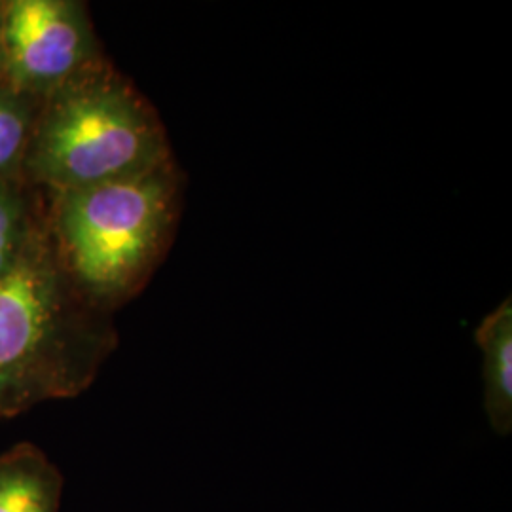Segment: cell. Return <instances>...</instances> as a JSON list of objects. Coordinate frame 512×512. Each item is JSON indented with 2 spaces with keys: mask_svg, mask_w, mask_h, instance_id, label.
<instances>
[{
  "mask_svg": "<svg viewBox=\"0 0 512 512\" xmlns=\"http://www.w3.org/2000/svg\"><path fill=\"white\" fill-rule=\"evenodd\" d=\"M173 162L120 181L63 192L57 232L74 279L101 306L122 302L152 272L181 207Z\"/></svg>",
  "mask_w": 512,
  "mask_h": 512,
  "instance_id": "cell-1",
  "label": "cell"
},
{
  "mask_svg": "<svg viewBox=\"0 0 512 512\" xmlns=\"http://www.w3.org/2000/svg\"><path fill=\"white\" fill-rule=\"evenodd\" d=\"M169 160L154 110L101 65L61 88L33 154L40 179L61 194L135 177Z\"/></svg>",
  "mask_w": 512,
  "mask_h": 512,
  "instance_id": "cell-2",
  "label": "cell"
},
{
  "mask_svg": "<svg viewBox=\"0 0 512 512\" xmlns=\"http://www.w3.org/2000/svg\"><path fill=\"white\" fill-rule=\"evenodd\" d=\"M27 114L18 101L0 92V173L14 164L25 147Z\"/></svg>",
  "mask_w": 512,
  "mask_h": 512,
  "instance_id": "cell-7",
  "label": "cell"
},
{
  "mask_svg": "<svg viewBox=\"0 0 512 512\" xmlns=\"http://www.w3.org/2000/svg\"><path fill=\"white\" fill-rule=\"evenodd\" d=\"M0 46L19 88H63L99 65L84 10L65 0H14L4 10Z\"/></svg>",
  "mask_w": 512,
  "mask_h": 512,
  "instance_id": "cell-4",
  "label": "cell"
},
{
  "mask_svg": "<svg viewBox=\"0 0 512 512\" xmlns=\"http://www.w3.org/2000/svg\"><path fill=\"white\" fill-rule=\"evenodd\" d=\"M23 230V213L18 198L0 184V277L19 262L18 249Z\"/></svg>",
  "mask_w": 512,
  "mask_h": 512,
  "instance_id": "cell-8",
  "label": "cell"
},
{
  "mask_svg": "<svg viewBox=\"0 0 512 512\" xmlns=\"http://www.w3.org/2000/svg\"><path fill=\"white\" fill-rule=\"evenodd\" d=\"M63 486L61 471L31 442L0 456V512H59Z\"/></svg>",
  "mask_w": 512,
  "mask_h": 512,
  "instance_id": "cell-5",
  "label": "cell"
},
{
  "mask_svg": "<svg viewBox=\"0 0 512 512\" xmlns=\"http://www.w3.org/2000/svg\"><path fill=\"white\" fill-rule=\"evenodd\" d=\"M57 296L54 274L27 258L0 277V418L78 395L114 346L107 327Z\"/></svg>",
  "mask_w": 512,
  "mask_h": 512,
  "instance_id": "cell-3",
  "label": "cell"
},
{
  "mask_svg": "<svg viewBox=\"0 0 512 512\" xmlns=\"http://www.w3.org/2000/svg\"><path fill=\"white\" fill-rule=\"evenodd\" d=\"M482 351L484 410L495 435L512 433V300L505 298L475 330Z\"/></svg>",
  "mask_w": 512,
  "mask_h": 512,
  "instance_id": "cell-6",
  "label": "cell"
}]
</instances>
